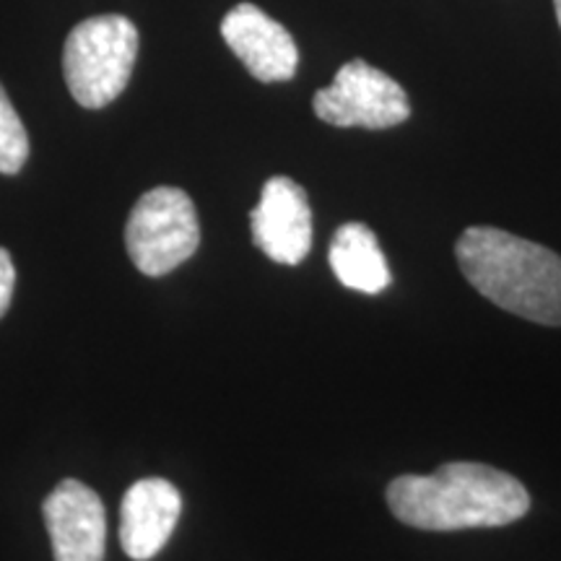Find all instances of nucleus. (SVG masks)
Instances as JSON below:
<instances>
[{
    "mask_svg": "<svg viewBox=\"0 0 561 561\" xmlns=\"http://www.w3.org/2000/svg\"><path fill=\"white\" fill-rule=\"evenodd\" d=\"M388 507L416 530L502 528L528 515L530 494L515 476L483 462H447L430 476H398Z\"/></svg>",
    "mask_w": 561,
    "mask_h": 561,
    "instance_id": "obj_1",
    "label": "nucleus"
},
{
    "mask_svg": "<svg viewBox=\"0 0 561 561\" xmlns=\"http://www.w3.org/2000/svg\"><path fill=\"white\" fill-rule=\"evenodd\" d=\"M458 265L481 297L517 318L561 328V255L496 227L460 234Z\"/></svg>",
    "mask_w": 561,
    "mask_h": 561,
    "instance_id": "obj_2",
    "label": "nucleus"
},
{
    "mask_svg": "<svg viewBox=\"0 0 561 561\" xmlns=\"http://www.w3.org/2000/svg\"><path fill=\"white\" fill-rule=\"evenodd\" d=\"M138 42L136 24L117 13L73 26L62 50V73L81 107L102 110L123 94L136 66Z\"/></svg>",
    "mask_w": 561,
    "mask_h": 561,
    "instance_id": "obj_3",
    "label": "nucleus"
},
{
    "mask_svg": "<svg viewBox=\"0 0 561 561\" xmlns=\"http://www.w3.org/2000/svg\"><path fill=\"white\" fill-rule=\"evenodd\" d=\"M201 244L198 210L180 187H153L130 210L125 248L144 276H167L191 261Z\"/></svg>",
    "mask_w": 561,
    "mask_h": 561,
    "instance_id": "obj_4",
    "label": "nucleus"
},
{
    "mask_svg": "<svg viewBox=\"0 0 561 561\" xmlns=\"http://www.w3.org/2000/svg\"><path fill=\"white\" fill-rule=\"evenodd\" d=\"M314 115L335 128L388 130L411 117V102L401 83L364 60L341 66L331 87L312 100Z\"/></svg>",
    "mask_w": 561,
    "mask_h": 561,
    "instance_id": "obj_5",
    "label": "nucleus"
},
{
    "mask_svg": "<svg viewBox=\"0 0 561 561\" xmlns=\"http://www.w3.org/2000/svg\"><path fill=\"white\" fill-rule=\"evenodd\" d=\"M252 242L273 263L299 265L312 250V208L305 187L291 178H271L250 214Z\"/></svg>",
    "mask_w": 561,
    "mask_h": 561,
    "instance_id": "obj_6",
    "label": "nucleus"
},
{
    "mask_svg": "<svg viewBox=\"0 0 561 561\" xmlns=\"http://www.w3.org/2000/svg\"><path fill=\"white\" fill-rule=\"evenodd\" d=\"M55 561H102L107 541V515L94 489L66 479L42 504Z\"/></svg>",
    "mask_w": 561,
    "mask_h": 561,
    "instance_id": "obj_7",
    "label": "nucleus"
},
{
    "mask_svg": "<svg viewBox=\"0 0 561 561\" xmlns=\"http://www.w3.org/2000/svg\"><path fill=\"white\" fill-rule=\"evenodd\" d=\"M221 37L257 81H289L297 73V42L257 5H234L221 21Z\"/></svg>",
    "mask_w": 561,
    "mask_h": 561,
    "instance_id": "obj_8",
    "label": "nucleus"
},
{
    "mask_svg": "<svg viewBox=\"0 0 561 561\" xmlns=\"http://www.w3.org/2000/svg\"><path fill=\"white\" fill-rule=\"evenodd\" d=\"M182 496L164 479H140L121 504V543L133 561H149L170 541L180 520Z\"/></svg>",
    "mask_w": 561,
    "mask_h": 561,
    "instance_id": "obj_9",
    "label": "nucleus"
},
{
    "mask_svg": "<svg viewBox=\"0 0 561 561\" xmlns=\"http://www.w3.org/2000/svg\"><path fill=\"white\" fill-rule=\"evenodd\" d=\"M331 268L346 289L380 294L390 286V265L385 261L377 234L367 224L348 221L339 227L331 242Z\"/></svg>",
    "mask_w": 561,
    "mask_h": 561,
    "instance_id": "obj_10",
    "label": "nucleus"
},
{
    "mask_svg": "<svg viewBox=\"0 0 561 561\" xmlns=\"http://www.w3.org/2000/svg\"><path fill=\"white\" fill-rule=\"evenodd\" d=\"M30 159V136L0 83V174H19Z\"/></svg>",
    "mask_w": 561,
    "mask_h": 561,
    "instance_id": "obj_11",
    "label": "nucleus"
},
{
    "mask_svg": "<svg viewBox=\"0 0 561 561\" xmlns=\"http://www.w3.org/2000/svg\"><path fill=\"white\" fill-rule=\"evenodd\" d=\"M13 286H16V268H13L9 250L0 248V318L9 312L11 299H13Z\"/></svg>",
    "mask_w": 561,
    "mask_h": 561,
    "instance_id": "obj_12",
    "label": "nucleus"
},
{
    "mask_svg": "<svg viewBox=\"0 0 561 561\" xmlns=\"http://www.w3.org/2000/svg\"><path fill=\"white\" fill-rule=\"evenodd\" d=\"M553 9H557V19H559V26H561V0H553Z\"/></svg>",
    "mask_w": 561,
    "mask_h": 561,
    "instance_id": "obj_13",
    "label": "nucleus"
}]
</instances>
